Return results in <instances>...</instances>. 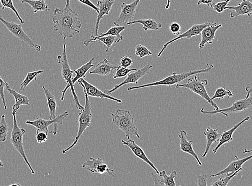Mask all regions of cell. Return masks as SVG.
Segmentation results:
<instances>
[{
  "label": "cell",
  "instance_id": "6da1fadb",
  "mask_svg": "<svg viewBox=\"0 0 252 186\" xmlns=\"http://www.w3.org/2000/svg\"><path fill=\"white\" fill-rule=\"evenodd\" d=\"M70 0H66L63 9L56 8L54 11L52 22L54 31L66 38H72L80 33L82 27L78 14L70 7Z\"/></svg>",
  "mask_w": 252,
  "mask_h": 186
},
{
  "label": "cell",
  "instance_id": "7a4b0ae2",
  "mask_svg": "<svg viewBox=\"0 0 252 186\" xmlns=\"http://www.w3.org/2000/svg\"><path fill=\"white\" fill-rule=\"evenodd\" d=\"M63 51L62 54L57 56L58 62L60 64L62 67V75L63 78L65 80L66 86L65 89L62 91L61 101H63L67 89H71L72 94L73 97V103L76 108L79 110L84 109L79 102V98L77 94H76L74 85L72 83L74 71L70 68L68 61L67 52H66V38H63Z\"/></svg>",
  "mask_w": 252,
  "mask_h": 186
},
{
  "label": "cell",
  "instance_id": "3957f363",
  "mask_svg": "<svg viewBox=\"0 0 252 186\" xmlns=\"http://www.w3.org/2000/svg\"><path fill=\"white\" fill-rule=\"evenodd\" d=\"M214 66L213 65H209L207 64V67L202 69H198L196 71H190L177 74L176 72H173L169 76L163 78L160 80L156 81L155 82H152L148 84H143L141 85L130 86L127 88V91L130 92L134 90L142 89L145 88H149L151 86H171L177 84H180L182 81L192 77V75L197 74L209 73L212 71Z\"/></svg>",
  "mask_w": 252,
  "mask_h": 186
},
{
  "label": "cell",
  "instance_id": "277c9868",
  "mask_svg": "<svg viewBox=\"0 0 252 186\" xmlns=\"http://www.w3.org/2000/svg\"><path fill=\"white\" fill-rule=\"evenodd\" d=\"M115 126L124 132L127 139L131 135L140 138L134 118L129 111L126 109H117L116 112L110 113Z\"/></svg>",
  "mask_w": 252,
  "mask_h": 186
},
{
  "label": "cell",
  "instance_id": "5b68a950",
  "mask_svg": "<svg viewBox=\"0 0 252 186\" xmlns=\"http://www.w3.org/2000/svg\"><path fill=\"white\" fill-rule=\"evenodd\" d=\"M85 97V104L83 109L81 110L79 113V128L77 136L75 137L73 143L65 149L62 150V153L65 154L69 150L72 149L77 144L80 138L83 136V133L89 127L92 122L93 114L92 113V106L90 101L89 96L84 91Z\"/></svg>",
  "mask_w": 252,
  "mask_h": 186
},
{
  "label": "cell",
  "instance_id": "8992f818",
  "mask_svg": "<svg viewBox=\"0 0 252 186\" xmlns=\"http://www.w3.org/2000/svg\"><path fill=\"white\" fill-rule=\"evenodd\" d=\"M208 84L207 80H201L200 77L196 76L190 78L188 80L187 83L177 84L175 85V88H184L190 90L198 96H201L211 106L214 108V110L220 109L218 105L213 101L211 100L209 97L206 86Z\"/></svg>",
  "mask_w": 252,
  "mask_h": 186
},
{
  "label": "cell",
  "instance_id": "52a82bcc",
  "mask_svg": "<svg viewBox=\"0 0 252 186\" xmlns=\"http://www.w3.org/2000/svg\"><path fill=\"white\" fill-rule=\"evenodd\" d=\"M16 112L13 111L12 110L14 122L13 130L11 133L10 140L14 148L20 153L23 159H24L25 163L28 166L32 173L34 174L35 172L28 159L24 148V145H23V136H24L26 133L27 130L19 127L16 119Z\"/></svg>",
  "mask_w": 252,
  "mask_h": 186
},
{
  "label": "cell",
  "instance_id": "ba28073f",
  "mask_svg": "<svg viewBox=\"0 0 252 186\" xmlns=\"http://www.w3.org/2000/svg\"><path fill=\"white\" fill-rule=\"evenodd\" d=\"M252 106V94L247 93V95L244 99L241 100H238L234 102L232 106L228 108L224 109H219L214 110H206L204 107L200 110L201 113L203 114L214 115L220 113L228 117V113H239L244 111V110L249 109Z\"/></svg>",
  "mask_w": 252,
  "mask_h": 186
},
{
  "label": "cell",
  "instance_id": "9c48e42d",
  "mask_svg": "<svg viewBox=\"0 0 252 186\" xmlns=\"http://www.w3.org/2000/svg\"><path fill=\"white\" fill-rule=\"evenodd\" d=\"M0 22H1L2 24L6 27L11 34L21 40L22 42L27 44L37 52L41 51V49H42L41 46L35 44L32 39L28 36L27 34L23 30L22 25H19L17 23L5 20L3 18L1 14H0Z\"/></svg>",
  "mask_w": 252,
  "mask_h": 186
},
{
  "label": "cell",
  "instance_id": "30bf717a",
  "mask_svg": "<svg viewBox=\"0 0 252 186\" xmlns=\"http://www.w3.org/2000/svg\"><path fill=\"white\" fill-rule=\"evenodd\" d=\"M68 111H65L62 114L59 115L56 118L53 120H45L41 117V115L36 120H27L26 123L27 125H32L36 128L37 130L45 131L47 133H49L48 128L51 125H54V130L51 131L50 133H53V135H56L58 133L57 124L62 125L63 121L68 116Z\"/></svg>",
  "mask_w": 252,
  "mask_h": 186
},
{
  "label": "cell",
  "instance_id": "8fae6325",
  "mask_svg": "<svg viewBox=\"0 0 252 186\" xmlns=\"http://www.w3.org/2000/svg\"><path fill=\"white\" fill-rule=\"evenodd\" d=\"M140 0H135L130 4L125 2L121 5V10L119 16L114 21L115 26H126L128 22L132 21L136 14V9Z\"/></svg>",
  "mask_w": 252,
  "mask_h": 186
},
{
  "label": "cell",
  "instance_id": "7c38bea8",
  "mask_svg": "<svg viewBox=\"0 0 252 186\" xmlns=\"http://www.w3.org/2000/svg\"><path fill=\"white\" fill-rule=\"evenodd\" d=\"M154 66L151 65H147L140 69L132 71L128 73L126 78L119 84L116 85L113 89L110 90H105L104 92L105 94L111 95L114 92L119 89L122 86L128 84H138V80L142 79L146 74H148L150 70L153 68Z\"/></svg>",
  "mask_w": 252,
  "mask_h": 186
},
{
  "label": "cell",
  "instance_id": "4fadbf2b",
  "mask_svg": "<svg viewBox=\"0 0 252 186\" xmlns=\"http://www.w3.org/2000/svg\"><path fill=\"white\" fill-rule=\"evenodd\" d=\"M82 167L93 174L107 173L111 178L115 177L114 170L109 168L108 165L100 158L95 159L90 157L86 159Z\"/></svg>",
  "mask_w": 252,
  "mask_h": 186
},
{
  "label": "cell",
  "instance_id": "5bb4252c",
  "mask_svg": "<svg viewBox=\"0 0 252 186\" xmlns=\"http://www.w3.org/2000/svg\"><path fill=\"white\" fill-rule=\"evenodd\" d=\"M211 23H212L206 22L202 23V24L195 25L192 26L189 29V30H187L183 33L180 34L177 37L169 40V42L166 43L165 44H164L162 49L160 51L159 53H158L157 56L158 57H160L163 53V52L165 51V50L168 47V46L172 44L176 41H177V40L183 38L190 39L192 37L200 36L201 32L203 29L211 25Z\"/></svg>",
  "mask_w": 252,
  "mask_h": 186
},
{
  "label": "cell",
  "instance_id": "9a60e30c",
  "mask_svg": "<svg viewBox=\"0 0 252 186\" xmlns=\"http://www.w3.org/2000/svg\"><path fill=\"white\" fill-rule=\"evenodd\" d=\"M78 83L83 86V90L86 92L88 96L101 99H108V100L115 101L118 103H122L120 99L105 94L104 92L99 90L97 87L87 82L84 79H80L78 80Z\"/></svg>",
  "mask_w": 252,
  "mask_h": 186
},
{
  "label": "cell",
  "instance_id": "2e32d148",
  "mask_svg": "<svg viewBox=\"0 0 252 186\" xmlns=\"http://www.w3.org/2000/svg\"><path fill=\"white\" fill-rule=\"evenodd\" d=\"M222 25L220 23H212L211 25L204 28L201 32V40L198 45V48L202 50L207 44H212L216 38V32Z\"/></svg>",
  "mask_w": 252,
  "mask_h": 186
},
{
  "label": "cell",
  "instance_id": "e0dca14e",
  "mask_svg": "<svg viewBox=\"0 0 252 186\" xmlns=\"http://www.w3.org/2000/svg\"><path fill=\"white\" fill-rule=\"evenodd\" d=\"M121 142L123 145H126L129 148L132 153L137 157L138 158L142 160L143 161L148 164L152 168L154 169L157 174H159V171H158L157 168L155 166L153 162L148 159L147 156L146 155L144 151L142 148L139 146L133 139L130 138L127 139V141H125L122 139Z\"/></svg>",
  "mask_w": 252,
  "mask_h": 186
},
{
  "label": "cell",
  "instance_id": "ac0fdd59",
  "mask_svg": "<svg viewBox=\"0 0 252 186\" xmlns=\"http://www.w3.org/2000/svg\"><path fill=\"white\" fill-rule=\"evenodd\" d=\"M235 157L237 159L236 160L232 161L224 169L218 173L212 174V175L210 176V177L215 178L221 175H225V174L226 176H229L237 171H242V166L246 161L250 160L252 158V156L250 155L246 157L245 158L239 159L237 155Z\"/></svg>",
  "mask_w": 252,
  "mask_h": 186
},
{
  "label": "cell",
  "instance_id": "d6986e66",
  "mask_svg": "<svg viewBox=\"0 0 252 186\" xmlns=\"http://www.w3.org/2000/svg\"><path fill=\"white\" fill-rule=\"evenodd\" d=\"M115 0H99L97 3V7L98 8V13L96 22L95 27V35L97 36L98 35V31L101 20L103 18L105 15H108L111 9L115 3Z\"/></svg>",
  "mask_w": 252,
  "mask_h": 186
},
{
  "label": "cell",
  "instance_id": "ffe728a7",
  "mask_svg": "<svg viewBox=\"0 0 252 186\" xmlns=\"http://www.w3.org/2000/svg\"><path fill=\"white\" fill-rule=\"evenodd\" d=\"M179 137L180 139V149L181 152L192 156L196 160L198 165L202 166V162L198 158V155L195 153L194 149H193L192 142L188 140L187 132L184 130L180 131Z\"/></svg>",
  "mask_w": 252,
  "mask_h": 186
},
{
  "label": "cell",
  "instance_id": "44dd1931",
  "mask_svg": "<svg viewBox=\"0 0 252 186\" xmlns=\"http://www.w3.org/2000/svg\"><path fill=\"white\" fill-rule=\"evenodd\" d=\"M250 119V117H246L239 123L233 126L231 129L227 131L224 130L223 132L221 133V136L220 139L219 143L216 145V147L213 150L214 154L218 152V150L222 146V145L226 143H230L233 139V135L234 132L238 129L245 122L249 121Z\"/></svg>",
  "mask_w": 252,
  "mask_h": 186
},
{
  "label": "cell",
  "instance_id": "7402d4cb",
  "mask_svg": "<svg viewBox=\"0 0 252 186\" xmlns=\"http://www.w3.org/2000/svg\"><path fill=\"white\" fill-rule=\"evenodd\" d=\"M226 9L233 10L230 13L231 18L245 15L250 17L252 14V3L250 0H242L236 6H226Z\"/></svg>",
  "mask_w": 252,
  "mask_h": 186
},
{
  "label": "cell",
  "instance_id": "603a6c76",
  "mask_svg": "<svg viewBox=\"0 0 252 186\" xmlns=\"http://www.w3.org/2000/svg\"><path fill=\"white\" fill-rule=\"evenodd\" d=\"M119 66L113 65L109 61L104 59L99 62L93 71L90 72V75H97L99 76L107 77L112 73Z\"/></svg>",
  "mask_w": 252,
  "mask_h": 186
},
{
  "label": "cell",
  "instance_id": "cb8c5ba5",
  "mask_svg": "<svg viewBox=\"0 0 252 186\" xmlns=\"http://www.w3.org/2000/svg\"><path fill=\"white\" fill-rule=\"evenodd\" d=\"M219 129H213L212 127H208L203 133V134L207 138V145L204 152L202 155V158H206L209 152L210 149L213 143L220 141L221 133H219Z\"/></svg>",
  "mask_w": 252,
  "mask_h": 186
},
{
  "label": "cell",
  "instance_id": "d4e9b609",
  "mask_svg": "<svg viewBox=\"0 0 252 186\" xmlns=\"http://www.w3.org/2000/svg\"><path fill=\"white\" fill-rule=\"evenodd\" d=\"M5 89L8 91L11 95L15 98V103L12 109L13 111L17 112L22 106H30L31 100H29L28 97L25 95L20 94V93L16 92L14 89L11 88L8 83L5 84Z\"/></svg>",
  "mask_w": 252,
  "mask_h": 186
},
{
  "label": "cell",
  "instance_id": "484cf974",
  "mask_svg": "<svg viewBox=\"0 0 252 186\" xmlns=\"http://www.w3.org/2000/svg\"><path fill=\"white\" fill-rule=\"evenodd\" d=\"M126 28L127 27L126 26L111 27L107 32L103 33L101 34H98L97 36H95L94 35H92L90 38L85 40L84 44L86 46H89L90 44L93 43L94 40L95 38L108 36V35H109V36L121 37L122 35H121V33L125 31Z\"/></svg>",
  "mask_w": 252,
  "mask_h": 186
},
{
  "label": "cell",
  "instance_id": "4316f807",
  "mask_svg": "<svg viewBox=\"0 0 252 186\" xmlns=\"http://www.w3.org/2000/svg\"><path fill=\"white\" fill-rule=\"evenodd\" d=\"M141 24L143 26V30L145 31L148 30H159L162 27L161 23H157L155 20L151 19L146 20H138L128 22L127 26H131L134 24Z\"/></svg>",
  "mask_w": 252,
  "mask_h": 186
},
{
  "label": "cell",
  "instance_id": "83f0119b",
  "mask_svg": "<svg viewBox=\"0 0 252 186\" xmlns=\"http://www.w3.org/2000/svg\"><path fill=\"white\" fill-rule=\"evenodd\" d=\"M95 60V58L93 57L92 59L84 65L81 66L77 69H75L74 73L75 74V76L72 79V83L74 85L78 80L80 79H85L86 77V74L94 66V61Z\"/></svg>",
  "mask_w": 252,
  "mask_h": 186
},
{
  "label": "cell",
  "instance_id": "f1b7e54d",
  "mask_svg": "<svg viewBox=\"0 0 252 186\" xmlns=\"http://www.w3.org/2000/svg\"><path fill=\"white\" fill-rule=\"evenodd\" d=\"M46 98L48 106L49 109V119L53 120L56 118V110L57 104L54 94H52L50 91L46 88L45 86H42Z\"/></svg>",
  "mask_w": 252,
  "mask_h": 186
},
{
  "label": "cell",
  "instance_id": "f546056e",
  "mask_svg": "<svg viewBox=\"0 0 252 186\" xmlns=\"http://www.w3.org/2000/svg\"><path fill=\"white\" fill-rule=\"evenodd\" d=\"M22 3H27L31 5L32 13L36 14L39 11L50 10L49 5L46 3V0H20Z\"/></svg>",
  "mask_w": 252,
  "mask_h": 186
},
{
  "label": "cell",
  "instance_id": "4dcf8cb0",
  "mask_svg": "<svg viewBox=\"0 0 252 186\" xmlns=\"http://www.w3.org/2000/svg\"><path fill=\"white\" fill-rule=\"evenodd\" d=\"M124 39L123 36L117 37L114 36H105L102 37L97 38L94 40L93 42H95L98 40L101 42L104 45L107 46L106 52H108L113 45L116 43H119Z\"/></svg>",
  "mask_w": 252,
  "mask_h": 186
},
{
  "label": "cell",
  "instance_id": "1f68e13d",
  "mask_svg": "<svg viewBox=\"0 0 252 186\" xmlns=\"http://www.w3.org/2000/svg\"><path fill=\"white\" fill-rule=\"evenodd\" d=\"M159 175L160 177V181L162 186H175V179L178 177L177 172L176 171H173L169 176H167L165 171H162L159 172Z\"/></svg>",
  "mask_w": 252,
  "mask_h": 186
},
{
  "label": "cell",
  "instance_id": "d6a6232c",
  "mask_svg": "<svg viewBox=\"0 0 252 186\" xmlns=\"http://www.w3.org/2000/svg\"><path fill=\"white\" fill-rule=\"evenodd\" d=\"M43 73L44 71H42V70L28 73L26 78L23 80L21 84L20 90L24 91L29 84L33 80H36L39 75L42 74Z\"/></svg>",
  "mask_w": 252,
  "mask_h": 186
},
{
  "label": "cell",
  "instance_id": "836d02e7",
  "mask_svg": "<svg viewBox=\"0 0 252 186\" xmlns=\"http://www.w3.org/2000/svg\"><path fill=\"white\" fill-rule=\"evenodd\" d=\"M0 4H1L0 7H1L2 10H4L5 8L11 9L15 14L17 18H18L21 25L25 24V21L21 18L18 11H17L14 6L13 0H0Z\"/></svg>",
  "mask_w": 252,
  "mask_h": 186
},
{
  "label": "cell",
  "instance_id": "e575fe53",
  "mask_svg": "<svg viewBox=\"0 0 252 186\" xmlns=\"http://www.w3.org/2000/svg\"><path fill=\"white\" fill-rule=\"evenodd\" d=\"M9 126L5 120V116L3 114L0 120V142H5L7 140Z\"/></svg>",
  "mask_w": 252,
  "mask_h": 186
},
{
  "label": "cell",
  "instance_id": "d590c367",
  "mask_svg": "<svg viewBox=\"0 0 252 186\" xmlns=\"http://www.w3.org/2000/svg\"><path fill=\"white\" fill-rule=\"evenodd\" d=\"M226 96L228 98L232 97L233 95L230 89H226L225 85H224L216 89L213 96L211 98V100L213 101L215 99L218 98L220 101Z\"/></svg>",
  "mask_w": 252,
  "mask_h": 186
},
{
  "label": "cell",
  "instance_id": "8d00e7d4",
  "mask_svg": "<svg viewBox=\"0 0 252 186\" xmlns=\"http://www.w3.org/2000/svg\"><path fill=\"white\" fill-rule=\"evenodd\" d=\"M241 171V170L237 171L234 173L231 174V175L227 176L224 178H220L219 179H216L213 182L212 184L210 186H227L228 183L231 181V180L235 177L238 173Z\"/></svg>",
  "mask_w": 252,
  "mask_h": 186
},
{
  "label": "cell",
  "instance_id": "74e56055",
  "mask_svg": "<svg viewBox=\"0 0 252 186\" xmlns=\"http://www.w3.org/2000/svg\"><path fill=\"white\" fill-rule=\"evenodd\" d=\"M137 69L136 68H127L121 66L120 65L118 66L115 69V73L114 75V79H120L123 78L127 76V74L132 71H136Z\"/></svg>",
  "mask_w": 252,
  "mask_h": 186
},
{
  "label": "cell",
  "instance_id": "f35d334b",
  "mask_svg": "<svg viewBox=\"0 0 252 186\" xmlns=\"http://www.w3.org/2000/svg\"><path fill=\"white\" fill-rule=\"evenodd\" d=\"M135 54L140 58H143L145 56L152 55L153 53L145 46L139 44L136 46Z\"/></svg>",
  "mask_w": 252,
  "mask_h": 186
},
{
  "label": "cell",
  "instance_id": "ab89813d",
  "mask_svg": "<svg viewBox=\"0 0 252 186\" xmlns=\"http://www.w3.org/2000/svg\"><path fill=\"white\" fill-rule=\"evenodd\" d=\"M231 1V0H223V1L215 3L213 7L214 10L219 14L223 13L226 7L227 6V5Z\"/></svg>",
  "mask_w": 252,
  "mask_h": 186
},
{
  "label": "cell",
  "instance_id": "60d3db41",
  "mask_svg": "<svg viewBox=\"0 0 252 186\" xmlns=\"http://www.w3.org/2000/svg\"><path fill=\"white\" fill-rule=\"evenodd\" d=\"M36 141L39 144L46 142L48 139V133L45 131L36 130Z\"/></svg>",
  "mask_w": 252,
  "mask_h": 186
},
{
  "label": "cell",
  "instance_id": "b9f144b4",
  "mask_svg": "<svg viewBox=\"0 0 252 186\" xmlns=\"http://www.w3.org/2000/svg\"><path fill=\"white\" fill-rule=\"evenodd\" d=\"M7 82H5L4 80L0 76V97H1L2 103L4 105V107L5 109H7L6 102H5V99L4 97V90L5 88V84Z\"/></svg>",
  "mask_w": 252,
  "mask_h": 186
},
{
  "label": "cell",
  "instance_id": "7bdbcfd3",
  "mask_svg": "<svg viewBox=\"0 0 252 186\" xmlns=\"http://www.w3.org/2000/svg\"><path fill=\"white\" fill-rule=\"evenodd\" d=\"M133 60L131 56L125 55L121 57L120 66L128 68L132 65Z\"/></svg>",
  "mask_w": 252,
  "mask_h": 186
},
{
  "label": "cell",
  "instance_id": "ee69618b",
  "mask_svg": "<svg viewBox=\"0 0 252 186\" xmlns=\"http://www.w3.org/2000/svg\"><path fill=\"white\" fill-rule=\"evenodd\" d=\"M169 30L176 36H178L181 34V27L179 23L173 22L169 26Z\"/></svg>",
  "mask_w": 252,
  "mask_h": 186
},
{
  "label": "cell",
  "instance_id": "f6af8a7d",
  "mask_svg": "<svg viewBox=\"0 0 252 186\" xmlns=\"http://www.w3.org/2000/svg\"><path fill=\"white\" fill-rule=\"evenodd\" d=\"M208 177L206 174H203L198 177L197 185L198 186H207Z\"/></svg>",
  "mask_w": 252,
  "mask_h": 186
},
{
  "label": "cell",
  "instance_id": "bcb514c9",
  "mask_svg": "<svg viewBox=\"0 0 252 186\" xmlns=\"http://www.w3.org/2000/svg\"><path fill=\"white\" fill-rule=\"evenodd\" d=\"M78 1L80 3H83L87 5V6L94 10L97 14L98 13V8L91 1V0H78Z\"/></svg>",
  "mask_w": 252,
  "mask_h": 186
},
{
  "label": "cell",
  "instance_id": "7dc6e473",
  "mask_svg": "<svg viewBox=\"0 0 252 186\" xmlns=\"http://www.w3.org/2000/svg\"><path fill=\"white\" fill-rule=\"evenodd\" d=\"M202 4H206L207 6L213 8L215 1L214 0H198L197 4L199 5Z\"/></svg>",
  "mask_w": 252,
  "mask_h": 186
},
{
  "label": "cell",
  "instance_id": "c3c4849f",
  "mask_svg": "<svg viewBox=\"0 0 252 186\" xmlns=\"http://www.w3.org/2000/svg\"><path fill=\"white\" fill-rule=\"evenodd\" d=\"M157 175V174H155L153 172H151V176L152 179L154 180V185L155 186H162L160 179L158 178Z\"/></svg>",
  "mask_w": 252,
  "mask_h": 186
},
{
  "label": "cell",
  "instance_id": "681fc988",
  "mask_svg": "<svg viewBox=\"0 0 252 186\" xmlns=\"http://www.w3.org/2000/svg\"><path fill=\"white\" fill-rule=\"evenodd\" d=\"M252 83L248 84L245 87L246 91H247V93H250V94H252Z\"/></svg>",
  "mask_w": 252,
  "mask_h": 186
},
{
  "label": "cell",
  "instance_id": "f907efd6",
  "mask_svg": "<svg viewBox=\"0 0 252 186\" xmlns=\"http://www.w3.org/2000/svg\"><path fill=\"white\" fill-rule=\"evenodd\" d=\"M171 0H167V3L165 5V8L166 9H168L169 8L170 5H171Z\"/></svg>",
  "mask_w": 252,
  "mask_h": 186
},
{
  "label": "cell",
  "instance_id": "816d5d0a",
  "mask_svg": "<svg viewBox=\"0 0 252 186\" xmlns=\"http://www.w3.org/2000/svg\"><path fill=\"white\" fill-rule=\"evenodd\" d=\"M4 165L3 164V162L1 161V160H0V167H3Z\"/></svg>",
  "mask_w": 252,
  "mask_h": 186
},
{
  "label": "cell",
  "instance_id": "f5cc1de1",
  "mask_svg": "<svg viewBox=\"0 0 252 186\" xmlns=\"http://www.w3.org/2000/svg\"><path fill=\"white\" fill-rule=\"evenodd\" d=\"M14 185L20 186V184H17V183L11 184L10 186H14Z\"/></svg>",
  "mask_w": 252,
  "mask_h": 186
}]
</instances>
